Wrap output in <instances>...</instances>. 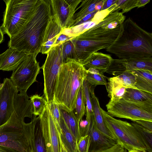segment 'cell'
I'll use <instances>...</instances> for the list:
<instances>
[{"label":"cell","mask_w":152,"mask_h":152,"mask_svg":"<svg viewBox=\"0 0 152 152\" xmlns=\"http://www.w3.org/2000/svg\"><path fill=\"white\" fill-rule=\"evenodd\" d=\"M131 72L136 77V88L152 94V72L145 70Z\"/></svg>","instance_id":"obj_24"},{"label":"cell","mask_w":152,"mask_h":152,"mask_svg":"<svg viewBox=\"0 0 152 152\" xmlns=\"http://www.w3.org/2000/svg\"><path fill=\"white\" fill-rule=\"evenodd\" d=\"M62 44L52 46L47 53L43 70L44 80L43 96L48 103L53 102L58 74L61 65L65 62L62 56Z\"/></svg>","instance_id":"obj_7"},{"label":"cell","mask_w":152,"mask_h":152,"mask_svg":"<svg viewBox=\"0 0 152 152\" xmlns=\"http://www.w3.org/2000/svg\"><path fill=\"white\" fill-rule=\"evenodd\" d=\"M32 152H47L38 116L33 115Z\"/></svg>","instance_id":"obj_23"},{"label":"cell","mask_w":152,"mask_h":152,"mask_svg":"<svg viewBox=\"0 0 152 152\" xmlns=\"http://www.w3.org/2000/svg\"><path fill=\"white\" fill-rule=\"evenodd\" d=\"M149 0H137L136 7L138 8L144 6L150 1Z\"/></svg>","instance_id":"obj_42"},{"label":"cell","mask_w":152,"mask_h":152,"mask_svg":"<svg viewBox=\"0 0 152 152\" xmlns=\"http://www.w3.org/2000/svg\"><path fill=\"white\" fill-rule=\"evenodd\" d=\"M18 92L11 80L4 79L0 87V126L10 118L14 109V98Z\"/></svg>","instance_id":"obj_13"},{"label":"cell","mask_w":152,"mask_h":152,"mask_svg":"<svg viewBox=\"0 0 152 152\" xmlns=\"http://www.w3.org/2000/svg\"><path fill=\"white\" fill-rule=\"evenodd\" d=\"M36 57L28 54L25 59L13 71L10 79L20 92H26L34 83L41 69Z\"/></svg>","instance_id":"obj_8"},{"label":"cell","mask_w":152,"mask_h":152,"mask_svg":"<svg viewBox=\"0 0 152 152\" xmlns=\"http://www.w3.org/2000/svg\"><path fill=\"white\" fill-rule=\"evenodd\" d=\"M52 15L50 0H38L28 21L16 34L10 38L9 48L37 56L40 52L45 31Z\"/></svg>","instance_id":"obj_2"},{"label":"cell","mask_w":152,"mask_h":152,"mask_svg":"<svg viewBox=\"0 0 152 152\" xmlns=\"http://www.w3.org/2000/svg\"><path fill=\"white\" fill-rule=\"evenodd\" d=\"M86 74L81 63L68 59L60 68L53 102L68 112L73 111Z\"/></svg>","instance_id":"obj_4"},{"label":"cell","mask_w":152,"mask_h":152,"mask_svg":"<svg viewBox=\"0 0 152 152\" xmlns=\"http://www.w3.org/2000/svg\"><path fill=\"white\" fill-rule=\"evenodd\" d=\"M39 116L47 152H61V134L50 112V103Z\"/></svg>","instance_id":"obj_9"},{"label":"cell","mask_w":152,"mask_h":152,"mask_svg":"<svg viewBox=\"0 0 152 152\" xmlns=\"http://www.w3.org/2000/svg\"><path fill=\"white\" fill-rule=\"evenodd\" d=\"M82 0H50L52 14L63 30L70 28Z\"/></svg>","instance_id":"obj_11"},{"label":"cell","mask_w":152,"mask_h":152,"mask_svg":"<svg viewBox=\"0 0 152 152\" xmlns=\"http://www.w3.org/2000/svg\"><path fill=\"white\" fill-rule=\"evenodd\" d=\"M94 152H127V150L121 144L117 142L110 148Z\"/></svg>","instance_id":"obj_38"},{"label":"cell","mask_w":152,"mask_h":152,"mask_svg":"<svg viewBox=\"0 0 152 152\" xmlns=\"http://www.w3.org/2000/svg\"><path fill=\"white\" fill-rule=\"evenodd\" d=\"M90 93L92 104L93 117L97 128L106 136L116 140L105 123L101 111V107L98 99L95 94L94 88L93 86H91Z\"/></svg>","instance_id":"obj_20"},{"label":"cell","mask_w":152,"mask_h":152,"mask_svg":"<svg viewBox=\"0 0 152 152\" xmlns=\"http://www.w3.org/2000/svg\"><path fill=\"white\" fill-rule=\"evenodd\" d=\"M62 56L65 62L68 59L78 61L74 46L71 39L62 44Z\"/></svg>","instance_id":"obj_33"},{"label":"cell","mask_w":152,"mask_h":152,"mask_svg":"<svg viewBox=\"0 0 152 152\" xmlns=\"http://www.w3.org/2000/svg\"><path fill=\"white\" fill-rule=\"evenodd\" d=\"M115 77L126 88L137 89L135 86L136 83V77L131 71L124 72L115 76Z\"/></svg>","instance_id":"obj_32"},{"label":"cell","mask_w":152,"mask_h":152,"mask_svg":"<svg viewBox=\"0 0 152 152\" xmlns=\"http://www.w3.org/2000/svg\"><path fill=\"white\" fill-rule=\"evenodd\" d=\"M91 124V123H89L86 119L83 120L82 119L80 121L79 130L80 137L88 134Z\"/></svg>","instance_id":"obj_37"},{"label":"cell","mask_w":152,"mask_h":152,"mask_svg":"<svg viewBox=\"0 0 152 152\" xmlns=\"http://www.w3.org/2000/svg\"><path fill=\"white\" fill-rule=\"evenodd\" d=\"M90 143V137L88 134L80 137L77 142L79 152H88Z\"/></svg>","instance_id":"obj_36"},{"label":"cell","mask_w":152,"mask_h":152,"mask_svg":"<svg viewBox=\"0 0 152 152\" xmlns=\"http://www.w3.org/2000/svg\"><path fill=\"white\" fill-rule=\"evenodd\" d=\"M38 0H4L6 5L1 26L10 38L16 34L28 21Z\"/></svg>","instance_id":"obj_5"},{"label":"cell","mask_w":152,"mask_h":152,"mask_svg":"<svg viewBox=\"0 0 152 152\" xmlns=\"http://www.w3.org/2000/svg\"><path fill=\"white\" fill-rule=\"evenodd\" d=\"M102 0H82L79 7L80 10L74 16L72 25L70 28L78 25L80 21L86 15L99 11L97 7Z\"/></svg>","instance_id":"obj_22"},{"label":"cell","mask_w":152,"mask_h":152,"mask_svg":"<svg viewBox=\"0 0 152 152\" xmlns=\"http://www.w3.org/2000/svg\"><path fill=\"white\" fill-rule=\"evenodd\" d=\"M28 54L15 48H9L0 54V70L13 71Z\"/></svg>","instance_id":"obj_16"},{"label":"cell","mask_w":152,"mask_h":152,"mask_svg":"<svg viewBox=\"0 0 152 152\" xmlns=\"http://www.w3.org/2000/svg\"><path fill=\"white\" fill-rule=\"evenodd\" d=\"M4 40V32L0 27V44L2 43Z\"/></svg>","instance_id":"obj_44"},{"label":"cell","mask_w":152,"mask_h":152,"mask_svg":"<svg viewBox=\"0 0 152 152\" xmlns=\"http://www.w3.org/2000/svg\"><path fill=\"white\" fill-rule=\"evenodd\" d=\"M33 107V115L37 116L40 115L43 112L48 102L43 96L36 94L29 97Z\"/></svg>","instance_id":"obj_30"},{"label":"cell","mask_w":152,"mask_h":152,"mask_svg":"<svg viewBox=\"0 0 152 152\" xmlns=\"http://www.w3.org/2000/svg\"><path fill=\"white\" fill-rule=\"evenodd\" d=\"M113 59L109 55L96 52L81 64L86 70L89 69H95L103 74L108 69Z\"/></svg>","instance_id":"obj_18"},{"label":"cell","mask_w":152,"mask_h":152,"mask_svg":"<svg viewBox=\"0 0 152 152\" xmlns=\"http://www.w3.org/2000/svg\"><path fill=\"white\" fill-rule=\"evenodd\" d=\"M137 1V0H118L117 2L116 9L118 11L121 9V12L123 14L136 7Z\"/></svg>","instance_id":"obj_34"},{"label":"cell","mask_w":152,"mask_h":152,"mask_svg":"<svg viewBox=\"0 0 152 152\" xmlns=\"http://www.w3.org/2000/svg\"><path fill=\"white\" fill-rule=\"evenodd\" d=\"M1 85H2V83H0V87L1 86Z\"/></svg>","instance_id":"obj_47"},{"label":"cell","mask_w":152,"mask_h":152,"mask_svg":"<svg viewBox=\"0 0 152 152\" xmlns=\"http://www.w3.org/2000/svg\"><path fill=\"white\" fill-rule=\"evenodd\" d=\"M137 129L143 139L147 151L152 152V131L146 129L134 121L131 123Z\"/></svg>","instance_id":"obj_31"},{"label":"cell","mask_w":152,"mask_h":152,"mask_svg":"<svg viewBox=\"0 0 152 152\" xmlns=\"http://www.w3.org/2000/svg\"><path fill=\"white\" fill-rule=\"evenodd\" d=\"M72 38H73L70 37L61 32L58 36L53 46L62 44L64 43L71 39Z\"/></svg>","instance_id":"obj_39"},{"label":"cell","mask_w":152,"mask_h":152,"mask_svg":"<svg viewBox=\"0 0 152 152\" xmlns=\"http://www.w3.org/2000/svg\"><path fill=\"white\" fill-rule=\"evenodd\" d=\"M116 1V0H105L103 6L100 10H104L108 8L113 4H115Z\"/></svg>","instance_id":"obj_41"},{"label":"cell","mask_w":152,"mask_h":152,"mask_svg":"<svg viewBox=\"0 0 152 152\" xmlns=\"http://www.w3.org/2000/svg\"><path fill=\"white\" fill-rule=\"evenodd\" d=\"M134 121L144 128L152 131V122L145 120H137Z\"/></svg>","instance_id":"obj_40"},{"label":"cell","mask_w":152,"mask_h":152,"mask_svg":"<svg viewBox=\"0 0 152 152\" xmlns=\"http://www.w3.org/2000/svg\"><path fill=\"white\" fill-rule=\"evenodd\" d=\"M61 152H68L62 141L61 142Z\"/></svg>","instance_id":"obj_45"},{"label":"cell","mask_w":152,"mask_h":152,"mask_svg":"<svg viewBox=\"0 0 152 152\" xmlns=\"http://www.w3.org/2000/svg\"><path fill=\"white\" fill-rule=\"evenodd\" d=\"M126 101L152 112V94L137 89L127 88L123 98Z\"/></svg>","instance_id":"obj_14"},{"label":"cell","mask_w":152,"mask_h":152,"mask_svg":"<svg viewBox=\"0 0 152 152\" xmlns=\"http://www.w3.org/2000/svg\"><path fill=\"white\" fill-rule=\"evenodd\" d=\"M127 152H147V151H142L136 150H132Z\"/></svg>","instance_id":"obj_46"},{"label":"cell","mask_w":152,"mask_h":152,"mask_svg":"<svg viewBox=\"0 0 152 152\" xmlns=\"http://www.w3.org/2000/svg\"><path fill=\"white\" fill-rule=\"evenodd\" d=\"M75 109V112H73L79 123L86 113V99L83 85L81 86L79 90Z\"/></svg>","instance_id":"obj_27"},{"label":"cell","mask_w":152,"mask_h":152,"mask_svg":"<svg viewBox=\"0 0 152 152\" xmlns=\"http://www.w3.org/2000/svg\"><path fill=\"white\" fill-rule=\"evenodd\" d=\"M106 77L95 69H89L86 70L85 80L91 86L98 85L106 86Z\"/></svg>","instance_id":"obj_28"},{"label":"cell","mask_w":152,"mask_h":152,"mask_svg":"<svg viewBox=\"0 0 152 152\" xmlns=\"http://www.w3.org/2000/svg\"><path fill=\"white\" fill-rule=\"evenodd\" d=\"M86 103V119L91 123L94 118L91 99L90 93V86L85 79L83 83Z\"/></svg>","instance_id":"obj_29"},{"label":"cell","mask_w":152,"mask_h":152,"mask_svg":"<svg viewBox=\"0 0 152 152\" xmlns=\"http://www.w3.org/2000/svg\"><path fill=\"white\" fill-rule=\"evenodd\" d=\"M107 78L108 82L105 86L108 96L110 98L109 102L106 105L107 108L123 98L126 88L120 83L115 77Z\"/></svg>","instance_id":"obj_21"},{"label":"cell","mask_w":152,"mask_h":152,"mask_svg":"<svg viewBox=\"0 0 152 152\" xmlns=\"http://www.w3.org/2000/svg\"><path fill=\"white\" fill-rule=\"evenodd\" d=\"M61 140L68 152H79L77 141L68 127L61 115Z\"/></svg>","instance_id":"obj_25"},{"label":"cell","mask_w":152,"mask_h":152,"mask_svg":"<svg viewBox=\"0 0 152 152\" xmlns=\"http://www.w3.org/2000/svg\"><path fill=\"white\" fill-rule=\"evenodd\" d=\"M100 110L107 128L117 142L128 151L132 150L147 151L143 139L134 126L113 118L101 107Z\"/></svg>","instance_id":"obj_6"},{"label":"cell","mask_w":152,"mask_h":152,"mask_svg":"<svg viewBox=\"0 0 152 152\" xmlns=\"http://www.w3.org/2000/svg\"><path fill=\"white\" fill-rule=\"evenodd\" d=\"M88 135L91 143L88 152H94L110 148L117 141L106 136L97 128L93 118Z\"/></svg>","instance_id":"obj_15"},{"label":"cell","mask_w":152,"mask_h":152,"mask_svg":"<svg viewBox=\"0 0 152 152\" xmlns=\"http://www.w3.org/2000/svg\"><path fill=\"white\" fill-rule=\"evenodd\" d=\"M125 18L121 12L110 13L98 24L71 39L78 61L82 63L93 53L112 45L122 34Z\"/></svg>","instance_id":"obj_1"},{"label":"cell","mask_w":152,"mask_h":152,"mask_svg":"<svg viewBox=\"0 0 152 152\" xmlns=\"http://www.w3.org/2000/svg\"><path fill=\"white\" fill-rule=\"evenodd\" d=\"M112 117L124 118L133 121L145 120L152 122V112L129 103L123 99L107 108Z\"/></svg>","instance_id":"obj_10"},{"label":"cell","mask_w":152,"mask_h":152,"mask_svg":"<svg viewBox=\"0 0 152 152\" xmlns=\"http://www.w3.org/2000/svg\"><path fill=\"white\" fill-rule=\"evenodd\" d=\"M145 70L152 72V57L113 59L105 72L118 76L126 71Z\"/></svg>","instance_id":"obj_12"},{"label":"cell","mask_w":152,"mask_h":152,"mask_svg":"<svg viewBox=\"0 0 152 152\" xmlns=\"http://www.w3.org/2000/svg\"><path fill=\"white\" fill-rule=\"evenodd\" d=\"M0 152H19L8 147L0 145Z\"/></svg>","instance_id":"obj_43"},{"label":"cell","mask_w":152,"mask_h":152,"mask_svg":"<svg viewBox=\"0 0 152 152\" xmlns=\"http://www.w3.org/2000/svg\"><path fill=\"white\" fill-rule=\"evenodd\" d=\"M50 103V110L56 127L60 134L61 133V113L58 105L52 102Z\"/></svg>","instance_id":"obj_35"},{"label":"cell","mask_w":152,"mask_h":152,"mask_svg":"<svg viewBox=\"0 0 152 152\" xmlns=\"http://www.w3.org/2000/svg\"><path fill=\"white\" fill-rule=\"evenodd\" d=\"M120 37L106 51L119 58L152 56V34L139 26L129 17L123 23Z\"/></svg>","instance_id":"obj_3"},{"label":"cell","mask_w":152,"mask_h":152,"mask_svg":"<svg viewBox=\"0 0 152 152\" xmlns=\"http://www.w3.org/2000/svg\"><path fill=\"white\" fill-rule=\"evenodd\" d=\"M63 29L52 15L47 27L40 53L47 54L53 46Z\"/></svg>","instance_id":"obj_19"},{"label":"cell","mask_w":152,"mask_h":152,"mask_svg":"<svg viewBox=\"0 0 152 152\" xmlns=\"http://www.w3.org/2000/svg\"><path fill=\"white\" fill-rule=\"evenodd\" d=\"M59 107L61 116L77 142L80 137L79 130V122L73 111L68 112L59 106Z\"/></svg>","instance_id":"obj_26"},{"label":"cell","mask_w":152,"mask_h":152,"mask_svg":"<svg viewBox=\"0 0 152 152\" xmlns=\"http://www.w3.org/2000/svg\"><path fill=\"white\" fill-rule=\"evenodd\" d=\"M111 11L110 8L98 11L90 20L73 27L63 29L62 33L72 38L77 36L99 23L109 14Z\"/></svg>","instance_id":"obj_17"}]
</instances>
